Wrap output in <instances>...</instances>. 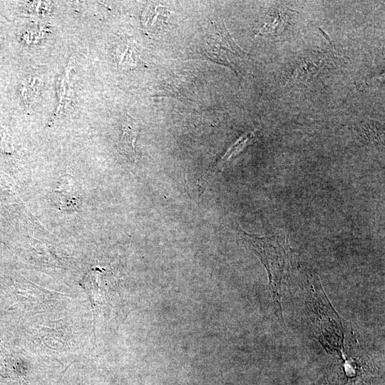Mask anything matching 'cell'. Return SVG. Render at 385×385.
Here are the masks:
<instances>
[{
    "label": "cell",
    "mask_w": 385,
    "mask_h": 385,
    "mask_svg": "<svg viewBox=\"0 0 385 385\" xmlns=\"http://www.w3.org/2000/svg\"><path fill=\"white\" fill-rule=\"evenodd\" d=\"M193 76L188 73H178L171 78H168L163 85V90L170 96H174L183 98H187V94L189 93L192 86Z\"/></svg>",
    "instance_id": "obj_3"
},
{
    "label": "cell",
    "mask_w": 385,
    "mask_h": 385,
    "mask_svg": "<svg viewBox=\"0 0 385 385\" xmlns=\"http://www.w3.org/2000/svg\"><path fill=\"white\" fill-rule=\"evenodd\" d=\"M240 230L245 245L259 257L267 272L274 312L282 319V286L289 262L286 239L281 235L258 236Z\"/></svg>",
    "instance_id": "obj_1"
},
{
    "label": "cell",
    "mask_w": 385,
    "mask_h": 385,
    "mask_svg": "<svg viewBox=\"0 0 385 385\" xmlns=\"http://www.w3.org/2000/svg\"><path fill=\"white\" fill-rule=\"evenodd\" d=\"M359 128H360L362 135L366 139L376 142L384 139V127L377 122L372 120L363 122L360 124Z\"/></svg>",
    "instance_id": "obj_4"
},
{
    "label": "cell",
    "mask_w": 385,
    "mask_h": 385,
    "mask_svg": "<svg viewBox=\"0 0 385 385\" xmlns=\"http://www.w3.org/2000/svg\"><path fill=\"white\" fill-rule=\"evenodd\" d=\"M122 137L119 143L120 151L133 161L136 160L135 142L140 132L138 123L128 114L121 122Z\"/></svg>",
    "instance_id": "obj_2"
},
{
    "label": "cell",
    "mask_w": 385,
    "mask_h": 385,
    "mask_svg": "<svg viewBox=\"0 0 385 385\" xmlns=\"http://www.w3.org/2000/svg\"><path fill=\"white\" fill-rule=\"evenodd\" d=\"M252 135H247L241 138L238 141H237L235 145H233L229 150L225 153L222 158L217 162V165L213 168L215 171L220 170L225 165L227 161L232 158L234 155L237 154L240 151L243 150V148L250 142L252 140Z\"/></svg>",
    "instance_id": "obj_5"
}]
</instances>
